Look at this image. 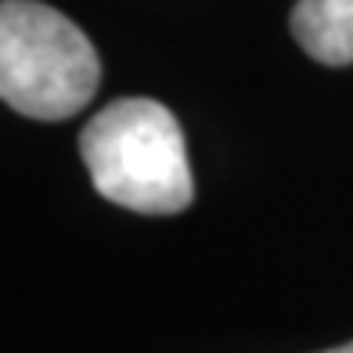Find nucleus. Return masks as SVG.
Listing matches in <instances>:
<instances>
[{"instance_id":"1","label":"nucleus","mask_w":353,"mask_h":353,"mask_svg":"<svg viewBox=\"0 0 353 353\" xmlns=\"http://www.w3.org/2000/svg\"><path fill=\"white\" fill-rule=\"evenodd\" d=\"M79 155L101 199L148 216L181 213L195 199L176 116L152 98L105 105L79 134Z\"/></svg>"},{"instance_id":"2","label":"nucleus","mask_w":353,"mask_h":353,"mask_svg":"<svg viewBox=\"0 0 353 353\" xmlns=\"http://www.w3.org/2000/svg\"><path fill=\"white\" fill-rule=\"evenodd\" d=\"M101 83L87 33L40 0L0 4V98L33 119H69Z\"/></svg>"},{"instance_id":"3","label":"nucleus","mask_w":353,"mask_h":353,"mask_svg":"<svg viewBox=\"0 0 353 353\" xmlns=\"http://www.w3.org/2000/svg\"><path fill=\"white\" fill-rule=\"evenodd\" d=\"M292 37L321 65H350L353 0H299L292 8Z\"/></svg>"},{"instance_id":"4","label":"nucleus","mask_w":353,"mask_h":353,"mask_svg":"<svg viewBox=\"0 0 353 353\" xmlns=\"http://www.w3.org/2000/svg\"><path fill=\"white\" fill-rule=\"evenodd\" d=\"M321 353H353V343H343V346H335V350H321Z\"/></svg>"}]
</instances>
